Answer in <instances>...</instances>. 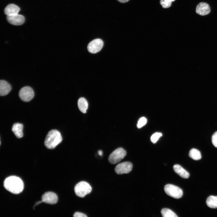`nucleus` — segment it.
<instances>
[{"label":"nucleus","mask_w":217,"mask_h":217,"mask_svg":"<svg viewBox=\"0 0 217 217\" xmlns=\"http://www.w3.org/2000/svg\"><path fill=\"white\" fill-rule=\"evenodd\" d=\"M62 137L60 132L56 130L50 131L47 134L44 141L46 146L49 149H53L60 143Z\"/></svg>","instance_id":"f03ea898"},{"label":"nucleus","mask_w":217,"mask_h":217,"mask_svg":"<svg viewBox=\"0 0 217 217\" xmlns=\"http://www.w3.org/2000/svg\"><path fill=\"white\" fill-rule=\"evenodd\" d=\"M103 46V42L100 39H96L91 41L88 44L87 49L92 53H96L100 51Z\"/></svg>","instance_id":"0eeeda50"},{"label":"nucleus","mask_w":217,"mask_h":217,"mask_svg":"<svg viewBox=\"0 0 217 217\" xmlns=\"http://www.w3.org/2000/svg\"><path fill=\"white\" fill-rule=\"evenodd\" d=\"M74 217H86L87 216L84 214L79 212H76L74 214Z\"/></svg>","instance_id":"b1692460"},{"label":"nucleus","mask_w":217,"mask_h":217,"mask_svg":"<svg viewBox=\"0 0 217 217\" xmlns=\"http://www.w3.org/2000/svg\"><path fill=\"white\" fill-rule=\"evenodd\" d=\"M147 120L145 117H142L140 118L138 120L137 126L139 128L141 127L144 126L147 123Z\"/></svg>","instance_id":"4be33fe9"},{"label":"nucleus","mask_w":217,"mask_h":217,"mask_svg":"<svg viewBox=\"0 0 217 217\" xmlns=\"http://www.w3.org/2000/svg\"><path fill=\"white\" fill-rule=\"evenodd\" d=\"M74 190L77 196L83 197L91 192L92 188L90 184L86 182L81 181L75 185Z\"/></svg>","instance_id":"7ed1b4c3"},{"label":"nucleus","mask_w":217,"mask_h":217,"mask_svg":"<svg viewBox=\"0 0 217 217\" xmlns=\"http://www.w3.org/2000/svg\"><path fill=\"white\" fill-rule=\"evenodd\" d=\"M207 206L209 208L213 209L217 208V196H210L206 200Z\"/></svg>","instance_id":"f3484780"},{"label":"nucleus","mask_w":217,"mask_h":217,"mask_svg":"<svg viewBox=\"0 0 217 217\" xmlns=\"http://www.w3.org/2000/svg\"><path fill=\"white\" fill-rule=\"evenodd\" d=\"M126 155L125 150L122 148H118L113 151L109 156L108 160L112 164L120 162Z\"/></svg>","instance_id":"20e7f679"},{"label":"nucleus","mask_w":217,"mask_h":217,"mask_svg":"<svg viewBox=\"0 0 217 217\" xmlns=\"http://www.w3.org/2000/svg\"><path fill=\"white\" fill-rule=\"evenodd\" d=\"M164 191L168 195L176 199L181 198L183 194L182 190L179 187L171 184H167L164 187Z\"/></svg>","instance_id":"39448f33"},{"label":"nucleus","mask_w":217,"mask_h":217,"mask_svg":"<svg viewBox=\"0 0 217 217\" xmlns=\"http://www.w3.org/2000/svg\"><path fill=\"white\" fill-rule=\"evenodd\" d=\"M77 104L80 111L83 113H86L88 107V103L86 99L83 97L80 98L78 100Z\"/></svg>","instance_id":"dca6fc26"},{"label":"nucleus","mask_w":217,"mask_h":217,"mask_svg":"<svg viewBox=\"0 0 217 217\" xmlns=\"http://www.w3.org/2000/svg\"><path fill=\"white\" fill-rule=\"evenodd\" d=\"M161 213L163 217H177V215L171 210L163 208L161 211Z\"/></svg>","instance_id":"6ab92c4d"},{"label":"nucleus","mask_w":217,"mask_h":217,"mask_svg":"<svg viewBox=\"0 0 217 217\" xmlns=\"http://www.w3.org/2000/svg\"><path fill=\"white\" fill-rule=\"evenodd\" d=\"M212 141L213 145L217 148V131L215 132L212 135Z\"/></svg>","instance_id":"5701e85b"},{"label":"nucleus","mask_w":217,"mask_h":217,"mask_svg":"<svg viewBox=\"0 0 217 217\" xmlns=\"http://www.w3.org/2000/svg\"><path fill=\"white\" fill-rule=\"evenodd\" d=\"M162 136V133L156 132L151 136L150 137L151 141L153 143H155Z\"/></svg>","instance_id":"aec40b11"},{"label":"nucleus","mask_w":217,"mask_h":217,"mask_svg":"<svg viewBox=\"0 0 217 217\" xmlns=\"http://www.w3.org/2000/svg\"><path fill=\"white\" fill-rule=\"evenodd\" d=\"M189 156L190 158L196 160L200 159L202 157L200 152L194 148L190 150Z\"/></svg>","instance_id":"a211bd4d"},{"label":"nucleus","mask_w":217,"mask_h":217,"mask_svg":"<svg viewBox=\"0 0 217 217\" xmlns=\"http://www.w3.org/2000/svg\"><path fill=\"white\" fill-rule=\"evenodd\" d=\"M120 2L121 3H124L127 2L129 0H117Z\"/></svg>","instance_id":"393cba45"},{"label":"nucleus","mask_w":217,"mask_h":217,"mask_svg":"<svg viewBox=\"0 0 217 217\" xmlns=\"http://www.w3.org/2000/svg\"><path fill=\"white\" fill-rule=\"evenodd\" d=\"M173 168L175 172L181 178H187L190 176L189 173L179 165H174Z\"/></svg>","instance_id":"2eb2a0df"},{"label":"nucleus","mask_w":217,"mask_h":217,"mask_svg":"<svg viewBox=\"0 0 217 217\" xmlns=\"http://www.w3.org/2000/svg\"><path fill=\"white\" fill-rule=\"evenodd\" d=\"M34 93L32 88L29 86L22 87L20 90L19 96L21 100L24 102H28L34 97Z\"/></svg>","instance_id":"423d86ee"},{"label":"nucleus","mask_w":217,"mask_h":217,"mask_svg":"<svg viewBox=\"0 0 217 217\" xmlns=\"http://www.w3.org/2000/svg\"><path fill=\"white\" fill-rule=\"evenodd\" d=\"M23 126L19 123L14 124L12 128V131L17 138H21L23 136Z\"/></svg>","instance_id":"4468645a"},{"label":"nucleus","mask_w":217,"mask_h":217,"mask_svg":"<svg viewBox=\"0 0 217 217\" xmlns=\"http://www.w3.org/2000/svg\"><path fill=\"white\" fill-rule=\"evenodd\" d=\"M11 90V86L8 83L4 80H0V95L1 96L7 95Z\"/></svg>","instance_id":"f8f14e48"},{"label":"nucleus","mask_w":217,"mask_h":217,"mask_svg":"<svg viewBox=\"0 0 217 217\" xmlns=\"http://www.w3.org/2000/svg\"><path fill=\"white\" fill-rule=\"evenodd\" d=\"M42 200L45 203L53 204L56 203L58 200L57 195L52 192L45 193L42 197Z\"/></svg>","instance_id":"9d476101"},{"label":"nucleus","mask_w":217,"mask_h":217,"mask_svg":"<svg viewBox=\"0 0 217 217\" xmlns=\"http://www.w3.org/2000/svg\"><path fill=\"white\" fill-rule=\"evenodd\" d=\"M132 167V164L131 162H124L117 165L115 168V171L118 174H127L131 171Z\"/></svg>","instance_id":"6e6552de"},{"label":"nucleus","mask_w":217,"mask_h":217,"mask_svg":"<svg viewBox=\"0 0 217 217\" xmlns=\"http://www.w3.org/2000/svg\"><path fill=\"white\" fill-rule=\"evenodd\" d=\"M3 184L6 190L15 194L21 192L24 187L22 180L19 177L14 176L9 177L5 179Z\"/></svg>","instance_id":"f257e3e1"},{"label":"nucleus","mask_w":217,"mask_h":217,"mask_svg":"<svg viewBox=\"0 0 217 217\" xmlns=\"http://www.w3.org/2000/svg\"><path fill=\"white\" fill-rule=\"evenodd\" d=\"M175 0H160V2L161 5L164 8H167L171 6L172 2Z\"/></svg>","instance_id":"412c9836"},{"label":"nucleus","mask_w":217,"mask_h":217,"mask_svg":"<svg viewBox=\"0 0 217 217\" xmlns=\"http://www.w3.org/2000/svg\"><path fill=\"white\" fill-rule=\"evenodd\" d=\"M210 11V8L206 3L200 2L196 7V12L197 14L200 15L204 16L208 14Z\"/></svg>","instance_id":"9b49d317"},{"label":"nucleus","mask_w":217,"mask_h":217,"mask_svg":"<svg viewBox=\"0 0 217 217\" xmlns=\"http://www.w3.org/2000/svg\"><path fill=\"white\" fill-rule=\"evenodd\" d=\"M99 155L100 156H102V152L101 150H99L98 152Z\"/></svg>","instance_id":"a878e982"},{"label":"nucleus","mask_w":217,"mask_h":217,"mask_svg":"<svg viewBox=\"0 0 217 217\" xmlns=\"http://www.w3.org/2000/svg\"><path fill=\"white\" fill-rule=\"evenodd\" d=\"M20 11V8L17 6L11 4L8 5L5 8L4 12L7 16H10L18 14Z\"/></svg>","instance_id":"ddd939ff"},{"label":"nucleus","mask_w":217,"mask_h":217,"mask_svg":"<svg viewBox=\"0 0 217 217\" xmlns=\"http://www.w3.org/2000/svg\"><path fill=\"white\" fill-rule=\"evenodd\" d=\"M7 20L10 24L16 26L20 25L23 24L25 21L24 17L22 15L18 14L7 16Z\"/></svg>","instance_id":"1a4fd4ad"}]
</instances>
